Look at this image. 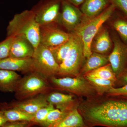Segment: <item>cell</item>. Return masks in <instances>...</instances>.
I'll use <instances>...</instances> for the list:
<instances>
[{
    "mask_svg": "<svg viewBox=\"0 0 127 127\" xmlns=\"http://www.w3.org/2000/svg\"><path fill=\"white\" fill-rule=\"evenodd\" d=\"M90 127H127V99L97 96L80 101L77 108Z\"/></svg>",
    "mask_w": 127,
    "mask_h": 127,
    "instance_id": "1",
    "label": "cell"
},
{
    "mask_svg": "<svg viewBox=\"0 0 127 127\" xmlns=\"http://www.w3.org/2000/svg\"><path fill=\"white\" fill-rule=\"evenodd\" d=\"M24 36L35 49L40 43V26L32 10H25L14 15L7 28V37Z\"/></svg>",
    "mask_w": 127,
    "mask_h": 127,
    "instance_id": "2",
    "label": "cell"
},
{
    "mask_svg": "<svg viewBox=\"0 0 127 127\" xmlns=\"http://www.w3.org/2000/svg\"><path fill=\"white\" fill-rule=\"evenodd\" d=\"M116 9V6L111 4L102 13L96 16L91 18L84 17L81 24L73 32L81 39L85 59L92 53L91 46L94 37L102 27L104 22L112 16Z\"/></svg>",
    "mask_w": 127,
    "mask_h": 127,
    "instance_id": "3",
    "label": "cell"
},
{
    "mask_svg": "<svg viewBox=\"0 0 127 127\" xmlns=\"http://www.w3.org/2000/svg\"><path fill=\"white\" fill-rule=\"evenodd\" d=\"M52 89L48 78L33 71L21 78L15 91V96L18 101H22L39 94H47Z\"/></svg>",
    "mask_w": 127,
    "mask_h": 127,
    "instance_id": "4",
    "label": "cell"
},
{
    "mask_svg": "<svg viewBox=\"0 0 127 127\" xmlns=\"http://www.w3.org/2000/svg\"><path fill=\"white\" fill-rule=\"evenodd\" d=\"M48 80L52 89L68 92L79 97L90 98L98 96L92 85L83 76L59 78L53 76Z\"/></svg>",
    "mask_w": 127,
    "mask_h": 127,
    "instance_id": "5",
    "label": "cell"
},
{
    "mask_svg": "<svg viewBox=\"0 0 127 127\" xmlns=\"http://www.w3.org/2000/svg\"><path fill=\"white\" fill-rule=\"evenodd\" d=\"M73 42L70 50L63 61L59 65L57 76L77 77L80 76L81 70L84 64V58L83 45L81 39L74 32Z\"/></svg>",
    "mask_w": 127,
    "mask_h": 127,
    "instance_id": "6",
    "label": "cell"
},
{
    "mask_svg": "<svg viewBox=\"0 0 127 127\" xmlns=\"http://www.w3.org/2000/svg\"><path fill=\"white\" fill-rule=\"evenodd\" d=\"M34 70L49 79L57 75L59 65L49 48L40 44L32 58Z\"/></svg>",
    "mask_w": 127,
    "mask_h": 127,
    "instance_id": "7",
    "label": "cell"
},
{
    "mask_svg": "<svg viewBox=\"0 0 127 127\" xmlns=\"http://www.w3.org/2000/svg\"><path fill=\"white\" fill-rule=\"evenodd\" d=\"M63 0H41L32 7L40 26L57 23Z\"/></svg>",
    "mask_w": 127,
    "mask_h": 127,
    "instance_id": "8",
    "label": "cell"
},
{
    "mask_svg": "<svg viewBox=\"0 0 127 127\" xmlns=\"http://www.w3.org/2000/svg\"><path fill=\"white\" fill-rule=\"evenodd\" d=\"M84 16L81 10L67 0H63L57 23L71 32L81 24Z\"/></svg>",
    "mask_w": 127,
    "mask_h": 127,
    "instance_id": "9",
    "label": "cell"
},
{
    "mask_svg": "<svg viewBox=\"0 0 127 127\" xmlns=\"http://www.w3.org/2000/svg\"><path fill=\"white\" fill-rule=\"evenodd\" d=\"M71 33L58 28L56 23L40 26V43L48 47L59 45L68 40Z\"/></svg>",
    "mask_w": 127,
    "mask_h": 127,
    "instance_id": "10",
    "label": "cell"
},
{
    "mask_svg": "<svg viewBox=\"0 0 127 127\" xmlns=\"http://www.w3.org/2000/svg\"><path fill=\"white\" fill-rule=\"evenodd\" d=\"M113 41V50L108 60L117 78L127 66V45L117 36L114 37Z\"/></svg>",
    "mask_w": 127,
    "mask_h": 127,
    "instance_id": "11",
    "label": "cell"
},
{
    "mask_svg": "<svg viewBox=\"0 0 127 127\" xmlns=\"http://www.w3.org/2000/svg\"><path fill=\"white\" fill-rule=\"evenodd\" d=\"M48 102L63 112H68L78 108L80 101L75 99L72 94H65L58 92L47 94Z\"/></svg>",
    "mask_w": 127,
    "mask_h": 127,
    "instance_id": "12",
    "label": "cell"
},
{
    "mask_svg": "<svg viewBox=\"0 0 127 127\" xmlns=\"http://www.w3.org/2000/svg\"><path fill=\"white\" fill-rule=\"evenodd\" d=\"M14 36L9 57L18 59L32 58L35 49L32 43L24 36L17 35Z\"/></svg>",
    "mask_w": 127,
    "mask_h": 127,
    "instance_id": "13",
    "label": "cell"
},
{
    "mask_svg": "<svg viewBox=\"0 0 127 127\" xmlns=\"http://www.w3.org/2000/svg\"><path fill=\"white\" fill-rule=\"evenodd\" d=\"M47 94H41L26 100L10 103L11 106L16 108L27 113L34 115L38 110L48 105Z\"/></svg>",
    "mask_w": 127,
    "mask_h": 127,
    "instance_id": "14",
    "label": "cell"
},
{
    "mask_svg": "<svg viewBox=\"0 0 127 127\" xmlns=\"http://www.w3.org/2000/svg\"><path fill=\"white\" fill-rule=\"evenodd\" d=\"M0 70L27 73L34 71L32 58L18 59L9 57L0 61Z\"/></svg>",
    "mask_w": 127,
    "mask_h": 127,
    "instance_id": "15",
    "label": "cell"
},
{
    "mask_svg": "<svg viewBox=\"0 0 127 127\" xmlns=\"http://www.w3.org/2000/svg\"><path fill=\"white\" fill-rule=\"evenodd\" d=\"M112 44L108 31L102 26L92 41L91 51L92 52L106 55L110 51Z\"/></svg>",
    "mask_w": 127,
    "mask_h": 127,
    "instance_id": "16",
    "label": "cell"
},
{
    "mask_svg": "<svg viewBox=\"0 0 127 127\" xmlns=\"http://www.w3.org/2000/svg\"><path fill=\"white\" fill-rule=\"evenodd\" d=\"M111 4L110 0H85L80 10L84 17L92 18L102 13Z\"/></svg>",
    "mask_w": 127,
    "mask_h": 127,
    "instance_id": "17",
    "label": "cell"
},
{
    "mask_svg": "<svg viewBox=\"0 0 127 127\" xmlns=\"http://www.w3.org/2000/svg\"><path fill=\"white\" fill-rule=\"evenodd\" d=\"M21 78L15 71L0 70V91L15 92Z\"/></svg>",
    "mask_w": 127,
    "mask_h": 127,
    "instance_id": "18",
    "label": "cell"
},
{
    "mask_svg": "<svg viewBox=\"0 0 127 127\" xmlns=\"http://www.w3.org/2000/svg\"><path fill=\"white\" fill-rule=\"evenodd\" d=\"M48 127H90L84 122L77 108L70 111L64 117Z\"/></svg>",
    "mask_w": 127,
    "mask_h": 127,
    "instance_id": "19",
    "label": "cell"
},
{
    "mask_svg": "<svg viewBox=\"0 0 127 127\" xmlns=\"http://www.w3.org/2000/svg\"><path fill=\"white\" fill-rule=\"evenodd\" d=\"M86 59L80 72V76H84L91 71L109 63L108 56L92 52Z\"/></svg>",
    "mask_w": 127,
    "mask_h": 127,
    "instance_id": "20",
    "label": "cell"
},
{
    "mask_svg": "<svg viewBox=\"0 0 127 127\" xmlns=\"http://www.w3.org/2000/svg\"><path fill=\"white\" fill-rule=\"evenodd\" d=\"M2 111L7 122H28L32 123L34 116L11 106L10 104L2 103Z\"/></svg>",
    "mask_w": 127,
    "mask_h": 127,
    "instance_id": "21",
    "label": "cell"
},
{
    "mask_svg": "<svg viewBox=\"0 0 127 127\" xmlns=\"http://www.w3.org/2000/svg\"><path fill=\"white\" fill-rule=\"evenodd\" d=\"M84 77L92 85L98 96L104 95L115 86L114 82L108 79L98 78Z\"/></svg>",
    "mask_w": 127,
    "mask_h": 127,
    "instance_id": "22",
    "label": "cell"
},
{
    "mask_svg": "<svg viewBox=\"0 0 127 127\" xmlns=\"http://www.w3.org/2000/svg\"><path fill=\"white\" fill-rule=\"evenodd\" d=\"M71 36L68 40L59 45L49 48L52 53L56 61L60 65L67 56L70 50L73 42V35L72 32Z\"/></svg>",
    "mask_w": 127,
    "mask_h": 127,
    "instance_id": "23",
    "label": "cell"
},
{
    "mask_svg": "<svg viewBox=\"0 0 127 127\" xmlns=\"http://www.w3.org/2000/svg\"><path fill=\"white\" fill-rule=\"evenodd\" d=\"M84 77L98 78L102 79H108L116 83L117 77L113 70L110 63L102 66L101 67L85 74Z\"/></svg>",
    "mask_w": 127,
    "mask_h": 127,
    "instance_id": "24",
    "label": "cell"
},
{
    "mask_svg": "<svg viewBox=\"0 0 127 127\" xmlns=\"http://www.w3.org/2000/svg\"><path fill=\"white\" fill-rule=\"evenodd\" d=\"M69 112H63L59 109L55 108L50 111L45 119L38 126L41 127H50L61 120Z\"/></svg>",
    "mask_w": 127,
    "mask_h": 127,
    "instance_id": "25",
    "label": "cell"
},
{
    "mask_svg": "<svg viewBox=\"0 0 127 127\" xmlns=\"http://www.w3.org/2000/svg\"><path fill=\"white\" fill-rule=\"evenodd\" d=\"M113 26L124 41L127 42V21L124 18H117L113 22Z\"/></svg>",
    "mask_w": 127,
    "mask_h": 127,
    "instance_id": "26",
    "label": "cell"
},
{
    "mask_svg": "<svg viewBox=\"0 0 127 127\" xmlns=\"http://www.w3.org/2000/svg\"><path fill=\"white\" fill-rule=\"evenodd\" d=\"M55 108L54 106L50 103L46 106L41 108L34 114L32 123L35 125H39L45 119L50 111Z\"/></svg>",
    "mask_w": 127,
    "mask_h": 127,
    "instance_id": "27",
    "label": "cell"
},
{
    "mask_svg": "<svg viewBox=\"0 0 127 127\" xmlns=\"http://www.w3.org/2000/svg\"><path fill=\"white\" fill-rule=\"evenodd\" d=\"M14 38V36L7 37L5 40L0 42V61L9 57Z\"/></svg>",
    "mask_w": 127,
    "mask_h": 127,
    "instance_id": "28",
    "label": "cell"
},
{
    "mask_svg": "<svg viewBox=\"0 0 127 127\" xmlns=\"http://www.w3.org/2000/svg\"><path fill=\"white\" fill-rule=\"evenodd\" d=\"M106 95L127 99V84L120 87L112 88L106 94Z\"/></svg>",
    "mask_w": 127,
    "mask_h": 127,
    "instance_id": "29",
    "label": "cell"
},
{
    "mask_svg": "<svg viewBox=\"0 0 127 127\" xmlns=\"http://www.w3.org/2000/svg\"><path fill=\"white\" fill-rule=\"evenodd\" d=\"M110 1L127 17V0H110Z\"/></svg>",
    "mask_w": 127,
    "mask_h": 127,
    "instance_id": "30",
    "label": "cell"
},
{
    "mask_svg": "<svg viewBox=\"0 0 127 127\" xmlns=\"http://www.w3.org/2000/svg\"><path fill=\"white\" fill-rule=\"evenodd\" d=\"M127 84V66L122 73L117 77L114 87L119 88Z\"/></svg>",
    "mask_w": 127,
    "mask_h": 127,
    "instance_id": "31",
    "label": "cell"
},
{
    "mask_svg": "<svg viewBox=\"0 0 127 127\" xmlns=\"http://www.w3.org/2000/svg\"><path fill=\"white\" fill-rule=\"evenodd\" d=\"M32 124L28 122H7L0 127H29Z\"/></svg>",
    "mask_w": 127,
    "mask_h": 127,
    "instance_id": "32",
    "label": "cell"
},
{
    "mask_svg": "<svg viewBox=\"0 0 127 127\" xmlns=\"http://www.w3.org/2000/svg\"><path fill=\"white\" fill-rule=\"evenodd\" d=\"M7 122L2 111V103H0V127Z\"/></svg>",
    "mask_w": 127,
    "mask_h": 127,
    "instance_id": "33",
    "label": "cell"
},
{
    "mask_svg": "<svg viewBox=\"0 0 127 127\" xmlns=\"http://www.w3.org/2000/svg\"><path fill=\"white\" fill-rule=\"evenodd\" d=\"M67 0L75 6L78 7L79 6L81 5L85 0Z\"/></svg>",
    "mask_w": 127,
    "mask_h": 127,
    "instance_id": "34",
    "label": "cell"
},
{
    "mask_svg": "<svg viewBox=\"0 0 127 127\" xmlns=\"http://www.w3.org/2000/svg\"><path fill=\"white\" fill-rule=\"evenodd\" d=\"M34 124L32 123V124L31 125H30L29 127H34Z\"/></svg>",
    "mask_w": 127,
    "mask_h": 127,
    "instance_id": "35",
    "label": "cell"
}]
</instances>
